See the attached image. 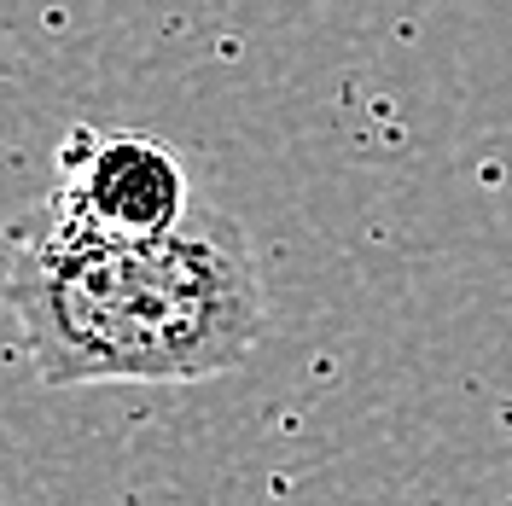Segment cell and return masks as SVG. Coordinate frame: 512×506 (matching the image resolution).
I'll list each match as a JSON object with an SVG mask.
<instances>
[{
  "instance_id": "6da1fadb",
  "label": "cell",
  "mask_w": 512,
  "mask_h": 506,
  "mask_svg": "<svg viewBox=\"0 0 512 506\" xmlns=\"http://www.w3.org/2000/svg\"><path fill=\"white\" fill-rule=\"evenodd\" d=\"M6 309L53 390L198 384L251 355L268 291L245 227L216 204L146 239L94 233L41 204L6 268Z\"/></svg>"
},
{
  "instance_id": "7a4b0ae2",
  "label": "cell",
  "mask_w": 512,
  "mask_h": 506,
  "mask_svg": "<svg viewBox=\"0 0 512 506\" xmlns=\"http://www.w3.org/2000/svg\"><path fill=\"white\" fill-rule=\"evenodd\" d=\"M59 216L94 227V233H123V239H146V233H169L187 222L198 204L187 181V163L175 146H163L158 134H99V128H70L59 152V187L47 198Z\"/></svg>"
}]
</instances>
